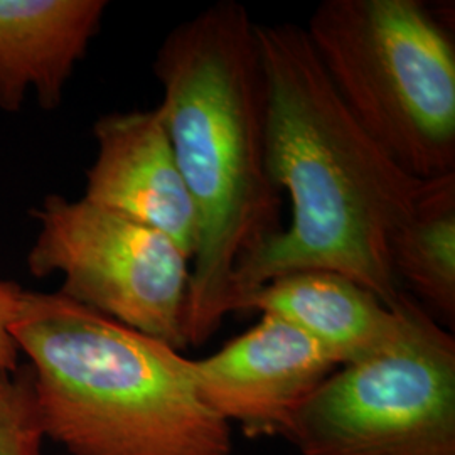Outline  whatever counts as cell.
Wrapping results in <instances>:
<instances>
[{
    "label": "cell",
    "instance_id": "6da1fadb",
    "mask_svg": "<svg viewBox=\"0 0 455 455\" xmlns=\"http://www.w3.org/2000/svg\"><path fill=\"white\" fill-rule=\"evenodd\" d=\"M267 84V159L292 221L244 259L231 312L278 276L324 270L355 280L393 306L403 292L391 270L395 229L427 180L407 174L344 107L304 28L257 24Z\"/></svg>",
    "mask_w": 455,
    "mask_h": 455
},
{
    "label": "cell",
    "instance_id": "7a4b0ae2",
    "mask_svg": "<svg viewBox=\"0 0 455 455\" xmlns=\"http://www.w3.org/2000/svg\"><path fill=\"white\" fill-rule=\"evenodd\" d=\"M154 75L197 216L184 338L201 346L231 314L240 263L280 231L257 22L236 0L212 4L165 36Z\"/></svg>",
    "mask_w": 455,
    "mask_h": 455
},
{
    "label": "cell",
    "instance_id": "3957f363",
    "mask_svg": "<svg viewBox=\"0 0 455 455\" xmlns=\"http://www.w3.org/2000/svg\"><path fill=\"white\" fill-rule=\"evenodd\" d=\"M12 338L29 359L46 440L68 455H231L193 359L60 292L22 291Z\"/></svg>",
    "mask_w": 455,
    "mask_h": 455
},
{
    "label": "cell",
    "instance_id": "277c9868",
    "mask_svg": "<svg viewBox=\"0 0 455 455\" xmlns=\"http://www.w3.org/2000/svg\"><path fill=\"white\" fill-rule=\"evenodd\" d=\"M344 107L407 174H455V49L420 0H324L304 28Z\"/></svg>",
    "mask_w": 455,
    "mask_h": 455
},
{
    "label": "cell",
    "instance_id": "5b68a950",
    "mask_svg": "<svg viewBox=\"0 0 455 455\" xmlns=\"http://www.w3.org/2000/svg\"><path fill=\"white\" fill-rule=\"evenodd\" d=\"M396 338L339 366L285 439L300 455H455L454 332L407 292Z\"/></svg>",
    "mask_w": 455,
    "mask_h": 455
},
{
    "label": "cell",
    "instance_id": "8992f818",
    "mask_svg": "<svg viewBox=\"0 0 455 455\" xmlns=\"http://www.w3.org/2000/svg\"><path fill=\"white\" fill-rule=\"evenodd\" d=\"M33 216L39 233L28 255L36 278L63 276L58 291L182 351L191 260L164 233L86 199L49 195Z\"/></svg>",
    "mask_w": 455,
    "mask_h": 455
},
{
    "label": "cell",
    "instance_id": "52a82bcc",
    "mask_svg": "<svg viewBox=\"0 0 455 455\" xmlns=\"http://www.w3.org/2000/svg\"><path fill=\"white\" fill-rule=\"evenodd\" d=\"M338 368L307 334L270 314L212 356L193 359L201 398L248 439H285L299 411Z\"/></svg>",
    "mask_w": 455,
    "mask_h": 455
},
{
    "label": "cell",
    "instance_id": "ba28073f",
    "mask_svg": "<svg viewBox=\"0 0 455 455\" xmlns=\"http://www.w3.org/2000/svg\"><path fill=\"white\" fill-rule=\"evenodd\" d=\"M95 163L83 199L164 233L193 260L197 216L159 107L112 112L93 125Z\"/></svg>",
    "mask_w": 455,
    "mask_h": 455
},
{
    "label": "cell",
    "instance_id": "9c48e42d",
    "mask_svg": "<svg viewBox=\"0 0 455 455\" xmlns=\"http://www.w3.org/2000/svg\"><path fill=\"white\" fill-rule=\"evenodd\" d=\"M107 5L105 0H0V108L20 110L29 92L44 110L58 108Z\"/></svg>",
    "mask_w": 455,
    "mask_h": 455
},
{
    "label": "cell",
    "instance_id": "30bf717a",
    "mask_svg": "<svg viewBox=\"0 0 455 455\" xmlns=\"http://www.w3.org/2000/svg\"><path fill=\"white\" fill-rule=\"evenodd\" d=\"M398 299L387 306L347 276L310 270L278 276L251 291L238 312L255 310L287 321L344 366L371 356L396 338L402 327Z\"/></svg>",
    "mask_w": 455,
    "mask_h": 455
},
{
    "label": "cell",
    "instance_id": "8fae6325",
    "mask_svg": "<svg viewBox=\"0 0 455 455\" xmlns=\"http://www.w3.org/2000/svg\"><path fill=\"white\" fill-rule=\"evenodd\" d=\"M390 263L402 291L454 332L455 174L427 180L391 236Z\"/></svg>",
    "mask_w": 455,
    "mask_h": 455
},
{
    "label": "cell",
    "instance_id": "7c38bea8",
    "mask_svg": "<svg viewBox=\"0 0 455 455\" xmlns=\"http://www.w3.org/2000/svg\"><path fill=\"white\" fill-rule=\"evenodd\" d=\"M29 366L0 370V455H46Z\"/></svg>",
    "mask_w": 455,
    "mask_h": 455
},
{
    "label": "cell",
    "instance_id": "4fadbf2b",
    "mask_svg": "<svg viewBox=\"0 0 455 455\" xmlns=\"http://www.w3.org/2000/svg\"><path fill=\"white\" fill-rule=\"evenodd\" d=\"M22 291L24 289L16 282L0 280V370H17L20 366V353L11 329L16 319Z\"/></svg>",
    "mask_w": 455,
    "mask_h": 455
}]
</instances>
